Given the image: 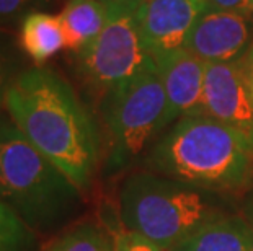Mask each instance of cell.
<instances>
[{"label": "cell", "mask_w": 253, "mask_h": 251, "mask_svg": "<svg viewBox=\"0 0 253 251\" xmlns=\"http://www.w3.org/2000/svg\"><path fill=\"white\" fill-rule=\"evenodd\" d=\"M10 119L40 153L88 189L100 158L98 132L66 80L44 67L17 75L5 98Z\"/></svg>", "instance_id": "obj_1"}, {"label": "cell", "mask_w": 253, "mask_h": 251, "mask_svg": "<svg viewBox=\"0 0 253 251\" xmlns=\"http://www.w3.org/2000/svg\"><path fill=\"white\" fill-rule=\"evenodd\" d=\"M149 172L222 196L253 191V143L206 114L181 117L145 160Z\"/></svg>", "instance_id": "obj_2"}, {"label": "cell", "mask_w": 253, "mask_h": 251, "mask_svg": "<svg viewBox=\"0 0 253 251\" xmlns=\"http://www.w3.org/2000/svg\"><path fill=\"white\" fill-rule=\"evenodd\" d=\"M0 201L35 233H49L77 215L82 191L26 141L12 119H0Z\"/></svg>", "instance_id": "obj_3"}, {"label": "cell", "mask_w": 253, "mask_h": 251, "mask_svg": "<svg viewBox=\"0 0 253 251\" xmlns=\"http://www.w3.org/2000/svg\"><path fill=\"white\" fill-rule=\"evenodd\" d=\"M225 196L154 172L129 175L121 184L123 228L171 251L204 223L225 215Z\"/></svg>", "instance_id": "obj_4"}, {"label": "cell", "mask_w": 253, "mask_h": 251, "mask_svg": "<svg viewBox=\"0 0 253 251\" xmlns=\"http://www.w3.org/2000/svg\"><path fill=\"white\" fill-rule=\"evenodd\" d=\"M165 106V90L155 61L106 93L103 114L110 137L108 172L129 167L164 129Z\"/></svg>", "instance_id": "obj_5"}, {"label": "cell", "mask_w": 253, "mask_h": 251, "mask_svg": "<svg viewBox=\"0 0 253 251\" xmlns=\"http://www.w3.org/2000/svg\"><path fill=\"white\" fill-rule=\"evenodd\" d=\"M82 75L103 92L129 82L154 62L139 35L134 10L126 8L113 18L100 36L77 52Z\"/></svg>", "instance_id": "obj_6"}, {"label": "cell", "mask_w": 253, "mask_h": 251, "mask_svg": "<svg viewBox=\"0 0 253 251\" xmlns=\"http://www.w3.org/2000/svg\"><path fill=\"white\" fill-rule=\"evenodd\" d=\"M209 8L206 0H144L134 18L149 54L157 57L183 49L193 26Z\"/></svg>", "instance_id": "obj_7"}, {"label": "cell", "mask_w": 253, "mask_h": 251, "mask_svg": "<svg viewBox=\"0 0 253 251\" xmlns=\"http://www.w3.org/2000/svg\"><path fill=\"white\" fill-rule=\"evenodd\" d=\"M201 114L232 126L253 143V103L239 62H208Z\"/></svg>", "instance_id": "obj_8"}, {"label": "cell", "mask_w": 253, "mask_h": 251, "mask_svg": "<svg viewBox=\"0 0 253 251\" xmlns=\"http://www.w3.org/2000/svg\"><path fill=\"white\" fill-rule=\"evenodd\" d=\"M253 44V17L225 10H206L185 42V49L204 62H237Z\"/></svg>", "instance_id": "obj_9"}, {"label": "cell", "mask_w": 253, "mask_h": 251, "mask_svg": "<svg viewBox=\"0 0 253 251\" xmlns=\"http://www.w3.org/2000/svg\"><path fill=\"white\" fill-rule=\"evenodd\" d=\"M165 90L164 129L181 117L201 114L206 62L188 49L171 51L154 57Z\"/></svg>", "instance_id": "obj_10"}, {"label": "cell", "mask_w": 253, "mask_h": 251, "mask_svg": "<svg viewBox=\"0 0 253 251\" xmlns=\"http://www.w3.org/2000/svg\"><path fill=\"white\" fill-rule=\"evenodd\" d=\"M126 8L129 7L103 0H69L59 13L66 33V49L75 54L84 51L91 41L98 38L110 21Z\"/></svg>", "instance_id": "obj_11"}, {"label": "cell", "mask_w": 253, "mask_h": 251, "mask_svg": "<svg viewBox=\"0 0 253 251\" xmlns=\"http://www.w3.org/2000/svg\"><path fill=\"white\" fill-rule=\"evenodd\" d=\"M171 251H253V227L235 214L214 218Z\"/></svg>", "instance_id": "obj_12"}, {"label": "cell", "mask_w": 253, "mask_h": 251, "mask_svg": "<svg viewBox=\"0 0 253 251\" xmlns=\"http://www.w3.org/2000/svg\"><path fill=\"white\" fill-rule=\"evenodd\" d=\"M20 42L36 64L47 62L67 46L61 17L46 12L28 13L21 23Z\"/></svg>", "instance_id": "obj_13"}, {"label": "cell", "mask_w": 253, "mask_h": 251, "mask_svg": "<svg viewBox=\"0 0 253 251\" xmlns=\"http://www.w3.org/2000/svg\"><path fill=\"white\" fill-rule=\"evenodd\" d=\"M44 251H113V238L95 223H82L52 242Z\"/></svg>", "instance_id": "obj_14"}, {"label": "cell", "mask_w": 253, "mask_h": 251, "mask_svg": "<svg viewBox=\"0 0 253 251\" xmlns=\"http://www.w3.org/2000/svg\"><path fill=\"white\" fill-rule=\"evenodd\" d=\"M36 233L0 201V251H36Z\"/></svg>", "instance_id": "obj_15"}, {"label": "cell", "mask_w": 253, "mask_h": 251, "mask_svg": "<svg viewBox=\"0 0 253 251\" xmlns=\"http://www.w3.org/2000/svg\"><path fill=\"white\" fill-rule=\"evenodd\" d=\"M113 251H167L152 240L121 228L113 235Z\"/></svg>", "instance_id": "obj_16"}, {"label": "cell", "mask_w": 253, "mask_h": 251, "mask_svg": "<svg viewBox=\"0 0 253 251\" xmlns=\"http://www.w3.org/2000/svg\"><path fill=\"white\" fill-rule=\"evenodd\" d=\"M49 0H0V23L21 17L23 13L36 12L35 8L46 5Z\"/></svg>", "instance_id": "obj_17"}, {"label": "cell", "mask_w": 253, "mask_h": 251, "mask_svg": "<svg viewBox=\"0 0 253 251\" xmlns=\"http://www.w3.org/2000/svg\"><path fill=\"white\" fill-rule=\"evenodd\" d=\"M15 78L17 77L13 75V66L10 62V57L3 47L0 46V106L5 105L8 88L12 87Z\"/></svg>", "instance_id": "obj_18"}, {"label": "cell", "mask_w": 253, "mask_h": 251, "mask_svg": "<svg viewBox=\"0 0 253 251\" xmlns=\"http://www.w3.org/2000/svg\"><path fill=\"white\" fill-rule=\"evenodd\" d=\"M211 8L253 17V0H206Z\"/></svg>", "instance_id": "obj_19"}, {"label": "cell", "mask_w": 253, "mask_h": 251, "mask_svg": "<svg viewBox=\"0 0 253 251\" xmlns=\"http://www.w3.org/2000/svg\"><path fill=\"white\" fill-rule=\"evenodd\" d=\"M237 62H239L240 67L244 69L247 88H249V93H250V98H252V103H253V44L250 47V51Z\"/></svg>", "instance_id": "obj_20"}, {"label": "cell", "mask_w": 253, "mask_h": 251, "mask_svg": "<svg viewBox=\"0 0 253 251\" xmlns=\"http://www.w3.org/2000/svg\"><path fill=\"white\" fill-rule=\"evenodd\" d=\"M244 217L249 220V223L253 227V191H250V197L245 204V209H244Z\"/></svg>", "instance_id": "obj_21"}, {"label": "cell", "mask_w": 253, "mask_h": 251, "mask_svg": "<svg viewBox=\"0 0 253 251\" xmlns=\"http://www.w3.org/2000/svg\"><path fill=\"white\" fill-rule=\"evenodd\" d=\"M103 2H108V3H116V5H125V7L129 8H137L144 0H103Z\"/></svg>", "instance_id": "obj_22"}]
</instances>
